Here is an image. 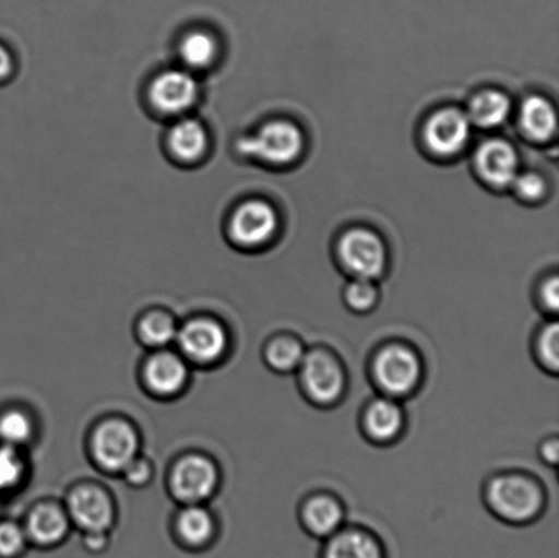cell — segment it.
I'll list each match as a JSON object with an SVG mask.
<instances>
[{
	"label": "cell",
	"instance_id": "836d02e7",
	"mask_svg": "<svg viewBox=\"0 0 559 558\" xmlns=\"http://www.w3.org/2000/svg\"><path fill=\"white\" fill-rule=\"evenodd\" d=\"M82 546L92 556H100L111 548V532L82 533Z\"/></svg>",
	"mask_w": 559,
	"mask_h": 558
},
{
	"label": "cell",
	"instance_id": "f1b7e54d",
	"mask_svg": "<svg viewBox=\"0 0 559 558\" xmlns=\"http://www.w3.org/2000/svg\"><path fill=\"white\" fill-rule=\"evenodd\" d=\"M26 475V462L19 448L0 444V496L20 488Z\"/></svg>",
	"mask_w": 559,
	"mask_h": 558
},
{
	"label": "cell",
	"instance_id": "7a4b0ae2",
	"mask_svg": "<svg viewBox=\"0 0 559 558\" xmlns=\"http://www.w3.org/2000/svg\"><path fill=\"white\" fill-rule=\"evenodd\" d=\"M369 373L378 395L403 402L414 396L424 382V358L408 343L386 342L372 353Z\"/></svg>",
	"mask_w": 559,
	"mask_h": 558
},
{
	"label": "cell",
	"instance_id": "2e32d148",
	"mask_svg": "<svg viewBox=\"0 0 559 558\" xmlns=\"http://www.w3.org/2000/svg\"><path fill=\"white\" fill-rule=\"evenodd\" d=\"M345 507L332 494H314L301 502L299 521L310 537L325 541L345 526Z\"/></svg>",
	"mask_w": 559,
	"mask_h": 558
},
{
	"label": "cell",
	"instance_id": "d6986e66",
	"mask_svg": "<svg viewBox=\"0 0 559 558\" xmlns=\"http://www.w3.org/2000/svg\"><path fill=\"white\" fill-rule=\"evenodd\" d=\"M167 145L179 163L194 164L210 150V134L199 119L180 117L168 131Z\"/></svg>",
	"mask_w": 559,
	"mask_h": 558
},
{
	"label": "cell",
	"instance_id": "d590c367",
	"mask_svg": "<svg viewBox=\"0 0 559 558\" xmlns=\"http://www.w3.org/2000/svg\"><path fill=\"white\" fill-rule=\"evenodd\" d=\"M14 71L13 55L8 48L0 44V82L10 79Z\"/></svg>",
	"mask_w": 559,
	"mask_h": 558
},
{
	"label": "cell",
	"instance_id": "4fadbf2b",
	"mask_svg": "<svg viewBox=\"0 0 559 558\" xmlns=\"http://www.w3.org/2000/svg\"><path fill=\"white\" fill-rule=\"evenodd\" d=\"M405 426L407 415L402 402L383 395L372 397L360 415L365 439L376 446H391L402 439Z\"/></svg>",
	"mask_w": 559,
	"mask_h": 558
},
{
	"label": "cell",
	"instance_id": "9a60e30c",
	"mask_svg": "<svg viewBox=\"0 0 559 558\" xmlns=\"http://www.w3.org/2000/svg\"><path fill=\"white\" fill-rule=\"evenodd\" d=\"M22 526L29 545H35L38 549H55L68 539L73 524L64 506L43 501L32 508Z\"/></svg>",
	"mask_w": 559,
	"mask_h": 558
},
{
	"label": "cell",
	"instance_id": "44dd1931",
	"mask_svg": "<svg viewBox=\"0 0 559 558\" xmlns=\"http://www.w3.org/2000/svg\"><path fill=\"white\" fill-rule=\"evenodd\" d=\"M557 112L555 106L545 97L531 96L520 107V126L531 140L546 142L557 131Z\"/></svg>",
	"mask_w": 559,
	"mask_h": 558
},
{
	"label": "cell",
	"instance_id": "83f0119b",
	"mask_svg": "<svg viewBox=\"0 0 559 558\" xmlns=\"http://www.w3.org/2000/svg\"><path fill=\"white\" fill-rule=\"evenodd\" d=\"M345 306L355 314H369L380 304L381 293L377 282L353 278L344 288Z\"/></svg>",
	"mask_w": 559,
	"mask_h": 558
},
{
	"label": "cell",
	"instance_id": "603a6c76",
	"mask_svg": "<svg viewBox=\"0 0 559 558\" xmlns=\"http://www.w3.org/2000/svg\"><path fill=\"white\" fill-rule=\"evenodd\" d=\"M512 111L511 98L500 91H485L471 100L467 117L473 126L495 129L507 122Z\"/></svg>",
	"mask_w": 559,
	"mask_h": 558
},
{
	"label": "cell",
	"instance_id": "1f68e13d",
	"mask_svg": "<svg viewBox=\"0 0 559 558\" xmlns=\"http://www.w3.org/2000/svg\"><path fill=\"white\" fill-rule=\"evenodd\" d=\"M513 189L520 199L525 201L540 200L546 193V182L540 175L535 173L520 174L513 180Z\"/></svg>",
	"mask_w": 559,
	"mask_h": 558
},
{
	"label": "cell",
	"instance_id": "9c48e42d",
	"mask_svg": "<svg viewBox=\"0 0 559 558\" xmlns=\"http://www.w3.org/2000/svg\"><path fill=\"white\" fill-rule=\"evenodd\" d=\"M64 508L71 524L82 533L111 532L117 522V507L111 495L96 484L74 486Z\"/></svg>",
	"mask_w": 559,
	"mask_h": 558
},
{
	"label": "cell",
	"instance_id": "f546056e",
	"mask_svg": "<svg viewBox=\"0 0 559 558\" xmlns=\"http://www.w3.org/2000/svg\"><path fill=\"white\" fill-rule=\"evenodd\" d=\"M29 546L24 526L14 521H0V558H22Z\"/></svg>",
	"mask_w": 559,
	"mask_h": 558
},
{
	"label": "cell",
	"instance_id": "8992f818",
	"mask_svg": "<svg viewBox=\"0 0 559 558\" xmlns=\"http://www.w3.org/2000/svg\"><path fill=\"white\" fill-rule=\"evenodd\" d=\"M305 140L300 129L288 120H272L254 134L240 139L238 147L246 157L270 166H287L300 156Z\"/></svg>",
	"mask_w": 559,
	"mask_h": 558
},
{
	"label": "cell",
	"instance_id": "4316f807",
	"mask_svg": "<svg viewBox=\"0 0 559 558\" xmlns=\"http://www.w3.org/2000/svg\"><path fill=\"white\" fill-rule=\"evenodd\" d=\"M535 363L547 375L559 371V325L557 319H546L535 332L533 342Z\"/></svg>",
	"mask_w": 559,
	"mask_h": 558
},
{
	"label": "cell",
	"instance_id": "5bb4252c",
	"mask_svg": "<svg viewBox=\"0 0 559 558\" xmlns=\"http://www.w3.org/2000/svg\"><path fill=\"white\" fill-rule=\"evenodd\" d=\"M473 133V123L467 114L457 108H443L426 124L425 140L432 153L453 156L467 146Z\"/></svg>",
	"mask_w": 559,
	"mask_h": 558
},
{
	"label": "cell",
	"instance_id": "d6a6232c",
	"mask_svg": "<svg viewBox=\"0 0 559 558\" xmlns=\"http://www.w3.org/2000/svg\"><path fill=\"white\" fill-rule=\"evenodd\" d=\"M120 475L131 488L142 489L151 484L155 472H153V464L146 458L140 455Z\"/></svg>",
	"mask_w": 559,
	"mask_h": 558
},
{
	"label": "cell",
	"instance_id": "e0dca14e",
	"mask_svg": "<svg viewBox=\"0 0 559 558\" xmlns=\"http://www.w3.org/2000/svg\"><path fill=\"white\" fill-rule=\"evenodd\" d=\"M318 558H388L385 545L364 526H344L323 541Z\"/></svg>",
	"mask_w": 559,
	"mask_h": 558
},
{
	"label": "cell",
	"instance_id": "277c9868",
	"mask_svg": "<svg viewBox=\"0 0 559 558\" xmlns=\"http://www.w3.org/2000/svg\"><path fill=\"white\" fill-rule=\"evenodd\" d=\"M141 439L133 424L122 418H108L93 429L90 451L93 462L104 473L122 474L140 456Z\"/></svg>",
	"mask_w": 559,
	"mask_h": 558
},
{
	"label": "cell",
	"instance_id": "484cf974",
	"mask_svg": "<svg viewBox=\"0 0 559 558\" xmlns=\"http://www.w3.org/2000/svg\"><path fill=\"white\" fill-rule=\"evenodd\" d=\"M35 431V419L25 409L11 407L0 413V444L24 450L33 441Z\"/></svg>",
	"mask_w": 559,
	"mask_h": 558
},
{
	"label": "cell",
	"instance_id": "ba28073f",
	"mask_svg": "<svg viewBox=\"0 0 559 558\" xmlns=\"http://www.w3.org/2000/svg\"><path fill=\"white\" fill-rule=\"evenodd\" d=\"M338 260L353 278L377 282L388 266V251L380 235L367 228H354L338 242Z\"/></svg>",
	"mask_w": 559,
	"mask_h": 558
},
{
	"label": "cell",
	"instance_id": "8fae6325",
	"mask_svg": "<svg viewBox=\"0 0 559 558\" xmlns=\"http://www.w3.org/2000/svg\"><path fill=\"white\" fill-rule=\"evenodd\" d=\"M278 218L275 207L262 200L240 204L229 218L228 234L239 248L253 249L275 237Z\"/></svg>",
	"mask_w": 559,
	"mask_h": 558
},
{
	"label": "cell",
	"instance_id": "3957f363",
	"mask_svg": "<svg viewBox=\"0 0 559 558\" xmlns=\"http://www.w3.org/2000/svg\"><path fill=\"white\" fill-rule=\"evenodd\" d=\"M296 376L301 395L316 407L337 406L347 392V369L338 355L325 347L307 349Z\"/></svg>",
	"mask_w": 559,
	"mask_h": 558
},
{
	"label": "cell",
	"instance_id": "6da1fadb",
	"mask_svg": "<svg viewBox=\"0 0 559 558\" xmlns=\"http://www.w3.org/2000/svg\"><path fill=\"white\" fill-rule=\"evenodd\" d=\"M484 501L492 515L511 526H528L546 510L545 486L534 475L503 472L486 480Z\"/></svg>",
	"mask_w": 559,
	"mask_h": 558
},
{
	"label": "cell",
	"instance_id": "7c38bea8",
	"mask_svg": "<svg viewBox=\"0 0 559 558\" xmlns=\"http://www.w3.org/2000/svg\"><path fill=\"white\" fill-rule=\"evenodd\" d=\"M142 382L151 395L173 399L183 393L190 381V365L179 353L156 349L142 365Z\"/></svg>",
	"mask_w": 559,
	"mask_h": 558
},
{
	"label": "cell",
	"instance_id": "ac0fdd59",
	"mask_svg": "<svg viewBox=\"0 0 559 558\" xmlns=\"http://www.w3.org/2000/svg\"><path fill=\"white\" fill-rule=\"evenodd\" d=\"M476 168L487 183L496 188L512 186L519 175V155L506 140L486 141L475 156Z\"/></svg>",
	"mask_w": 559,
	"mask_h": 558
},
{
	"label": "cell",
	"instance_id": "7402d4cb",
	"mask_svg": "<svg viewBox=\"0 0 559 558\" xmlns=\"http://www.w3.org/2000/svg\"><path fill=\"white\" fill-rule=\"evenodd\" d=\"M178 54L183 68L191 73L210 69L218 58L217 38L207 31H190L180 38Z\"/></svg>",
	"mask_w": 559,
	"mask_h": 558
},
{
	"label": "cell",
	"instance_id": "5b68a950",
	"mask_svg": "<svg viewBox=\"0 0 559 558\" xmlns=\"http://www.w3.org/2000/svg\"><path fill=\"white\" fill-rule=\"evenodd\" d=\"M229 333L222 321L210 316L191 317L178 328V353L190 366L216 365L229 349Z\"/></svg>",
	"mask_w": 559,
	"mask_h": 558
},
{
	"label": "cell",
	"instance_id": "30bf717a",
	"mask_svg": "<svg viewBox=\"0 0 559 558\" xmlns=\"http://www.w3.org/2000/svg\"><path fill=\"white\" fill-rule=\"evenodd\" d=\"M200 85L188 69H169L153 79L147 91L152 107L167 117H183L199 100Z\"/></svg>",
	"mask_w": 559,
	"mask_h": 558
},
{
	"label": "cell",
	"instance_id": "e575fe53",
	"mask_svg": "<svg viewBox=\"0 0 559 558\" xmlns=\"http://www.w3.org/2000/svg\"><path fill=\"white\" fill-rule=\"evenodd\" d=\"M538 455L545 466L556 468L559 459V442L557 437H550V439L542 441Z\"/></svg>",
	"mask_w": 559,
	"mask_h": 558
},
{
	"label": "cell",
	"instance_id": "ffe728a7",
	"mask_svg": "<svg viewBox=\"0 0 559 558\" xmlns=\"http://www.w3.org/2000/svg\"><path fill=\"white\" fill-rule=\"evenodd\" d=\"M175 537L186 549L200 550L215 538L216 521L204 504L182 506L174 523Z\"/></svg>",
	"mask_w": 559,
	"mask_h": 558
},
{
	"label": "cell",
	"instance_id": "cb8c5ba5",
	"mask_svg": "<svg viewBox=\"0 0 559 558\" xmlns=\"http://www.w3.org/2000/svg\"><path fill=\"white\" fill-rule=\"evenodd\" d=\"M307 348L299 337L278 335L271 339L264 348V360L277 375H293L299 369Z\"/></svg>",
	"mask_w": 559,
	"mask_h": 558
},
{
	"label": "cell",
	"instance_id": "d4e9b609",
	"mask_svg": "<svg viewBox=\"0 0 559 558\" xmlns=\"http://www.w3.org/2000/svg\"><path fill=\"white\" fill-rule=\"evenodd\" d=\"M179 324L167 311L152 310L139 321L136 336L145 347L156 349L168 348L177 341Z\"/></svg>",
	"mask_w": 559,
	"mask_h": 558
},
{
	"label": "cell",
	"instance_id": "4dcf8cb0",
	"mask_svg": "<svg viewBox=\"0 0 559 558\" xmlns=\"http://www.w3.org/2000/svg\"><path fill=\"white\" fill-rule=\"evenodd\" d=\"M536 308L546 319H557L559 311V281L557 275L545 278L536 289Z\"/></svg>",
	"mask_w": 559,
	"mask_h": 558
},
{
	"label": "cell",
	"instance_id": "52a82bcc",
	"mask_svg": "<svg viewBox=\"0 0 559 558\" xmlns=\"http://www.w3.org/2000/svg\"><path fill=\"white\" fill-rule=\"evenodd\" d=\"M221 485V472L212 459L189 453L174 463L169 473V491L182 506L205 504Z\"/></svg>",
	"mask_w": 559,
	"mask_h": 558
}]
</instances>
